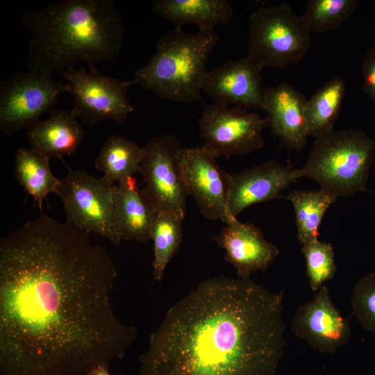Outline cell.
Masks as SVG:
<instances>
[{
	"label": "cell",
	"instance_id": "obj_21",
	"mask_svg": "<svg viewBox=\"0 0 375 375\" xmlns=\"http://www.w3.org/2000/svg\"><path fill=\"white\" fill-rule=\"evenodd\" d=\"M145 149L120 135H110L102 146L94 166L101 177L114 185L134 174L140 172Z\"/></svg>",
	"mask_w": 375,
	"mask_h": 375
},
{
	"label": "cell",
	"instance_id": "obj_1",
	"mask_svg": "<svg viewBox=\"0 0 375 375\" xmlns=\"http://www.w3.org/2000/svg\"><path fill=\"white\" fill-rule=\"evenodd\" d=\"M117 272L90 235L44 213L0 240V375H83L138 328L111 303Z\"/></svg>",
	"mask_w": 375,
	"mask_h": 375
},
{
	"label": "cell",
	"instance_id": "obj_9",
	"mask_svg": "<svg viewBox=\"0 0 375 375\" xmlns=\"http://www.w3.org/2000/svg\"><path fill=\"white\" fill-rule=\"evenodd\" d=\"M198 124L203 145L216 158L228 159L262 149L268 120L247 108L212 103L204 105Z\"/></svg>",
	"mask_w": 375,
	"mask_h": 375
},
{
	"label": "cell",
	"instance_id": "obj_30",
	"mask_svg": "<svg viewBox=\"0 0 375 375\" xmlns=\"http://www.w3.org/2000/svg\"><path fill=\"white\" fill-rule=\"evenodd\" d=\"M109 365L99 363L83 375H112L108 369Z\"/></svg>",
	"mask_w": 375,
	"mask_h": 375
},
{
	"label": "cell",
	"instance_id": "obj_8",
	"mask_svg": "<svg viewBox=\"0 0 375 375\" xmlns=\"http://www.w3.org/2000/svg\"><path fill=\"white\" fill-rule=\"evenodd\" d=\"M69 92L66 83L51 74L28 72L15 74L0 85V128L12 135L28 128L46 112L53 111L58 97Z\"/></svg>",
	"mask_w": 375,
	"mask_h": 375
},
{
	"label": "cell",
	"instance_id": "obj_13",
	"mask_svg": "<svg viewBox=\"0 0 375 375\" xmlns=\"http://www.w3.org/2000/svg\"><path fill=\"white\" fill-rule=\"evenodd\" d=\"M291 330L321 353H332L348 343L351 328L333 303L324 285L314 297L301 304L291 322Z\"/></svg>",
	"mask_w": 375,
	"mask_h": 375
},
{
	"label": "cell",
	"instance_id": "obj_19",
	"mask_svg": "<svg viewBox=\"0 0 375 375\" xmlns=\"http://www.w3.org/2000/svg\"><path fill=\"white\" fill-rule=\"evenodd\" d=\"M26 135L33 151L49 160L61 159L76 152L84 131L71 111L54 110L48 119L30 126Z\"/></svg>",
	"mask_w": 375,
	"mask_h": 375
},
{
	"label": "cell",
	"instance_id": "obj_25",
	"mask_svg": "<svg viewBox=\"0 0 375 375\" xmlns=\"http://www.w3.org/2000/svg\"><path fill=\"white\" fill-rule=\"evenodd\" d=\"M178 215L156 211L151 228L153 242V276L160 281L169 262L178 251L182 242V221Z\"/></svg>",
	"mask_w": 375,
	"mask_h": 375
},
{
	"label": "cell",
	"instance_id": "obj_18",
	"mask_svg": "<svg viewBox=\"0 0 375 375\" xmlns=\"http://www.w3.org/2000/svg\"><path fill=\"white\" fill-rule=\"evenodd\" d=\"M112 199L118 228L124 240L147 242L151 239L156 210L130 176L115 183Z\"/></svg>",
	"mask_w": 375,
	"mask_h": 375
},
{
	"label": "cell",
	"instance_id": "obj_14",
	"mask_svg": "<svg viewBox=\"0 0 375 375\" xmlns=\"http://www.w3.org/2000/svg\"><path fill=\"white\" fill-rule=\"evenodd\" d=\"M300 178L299 169L275 160L229 174L226 219L237 217L252 205L281 197V192Z\"/></svg>",
	"mask_w": 375,
	"mask_h": 375
},
{
	"label": "cell",
	"instance_id": "obj_24",
	"mask_svg": "<svg viewBox=\"0 0 375 375\" xmlns=\"http://www.w3.org/2000/svg\"><path fill=\"white\" fill-rule=\"evenodd\" d=\"M286 199L290 201L294 210L298 240L305 244L317 240L323 217L338 198L319 188L293 190Z\"/></svg>",
	"mask_w": 375,
	"mask_h": 375
},
{
	"label": "cell",
	"instance_id": "obj_6",
	"mask_svg": "<svg viewBox=\"0 0 375 375\" xmlns=\"http://www.w3.org/2000/svg\"><path fill=\"white\" fill-rule=\"evenodd\" d=\"M310 44V33L290 4L261 6L250 16L247 57L261 70L300 60Z\"/></svg>",
	"mask_w": 375,
	"mask_h": 375
},
{
	"label": "cell",
	"instance_id": "obj_20",
	"mask_svg": "<svg viewBox=\"0 0 375 375\" xmlns=\"http://www.w3.org/2000/svg\"><path fill=\"white\" fill-rule=\"evenodd\" d=\"M151 9L178 29L194 24L199 30L214 31L215 26L228 24L233 16L232 3L227 0H154Z\"/></svg>",
	"mask_w": 375,
	"mask_h": 375
},
{
	"label": "cell",
	"instance_id": "obj_26",
	"mask_svg": "<svg viewBox=\"0 0 375 375\" xmlns=\"http://www.w3.org/2000/svg\"><path fill=\"white\" fill-rule=\"evenodd\" d=\"M359 4L358 0H309L300 15L308 31H335L347 22Z\"/></svg>",
	"mask_w": 375,
	"mask_h": 375
},
{
	"label": "cell",
	"instance_id": "obj_27",
	"mask_svg": "<svg viewBox=\"0 0 375 375\" xmlns=\"http://www.w3.org/2000/svg\"><path fill=\"white\" fill-rule=\"evenodd\" d=\"M301 251L306 260L309 285L313 292H317L334 277L337 271L333 247L330 242L317 239L303 244Z\"/></svg>",
	"mask_w": 375,
	"mask_h": 375
},
{
	"label": "cell",
	"instance_id": "obj_4",
	"mask_svg": "<svg viewBox=\"0 0 375 375\" xmlns=\"http://www.w3.org/2000/svg\"><path fill=\"white\" fill-rule=\"evenodd\" d=\"M219 38L215 30L174 28L160 38L154 54L134 72L131 84L178 103L200 101L207 61Z\"/></svg>",
	"mask_w": 375,
	"mask_h": 375
},
{
	"label": "cell",
	"instance_id": "obj_10",
	"mask_svg": "<svg viewBox=\"0 0 375 375\" xmlns=\"http://www.w3.org/2000/svg\"><path fill=\"white\" fill-rule=\"evenodd\" d=\"M74 97L72 114L90 126L111 119L122 124L134 108L128 98L130 81H120L97 70L72 67L61 73Z\"/></svg>",
	"mask_w": 375,
	"mask_h": 375
},
{
	"label": "cell",
	"instance_id": "obj_5",
	"mask_svg": "<svg viewBox=\"0 0 375 375\" xmlns=\"http://www.w3.org/2000/svg\"><path fill=\"white\" fill-rule=\"evenodd\" d=\"M375 140L356 129L333 130L315 138L301 177L318 183L338 199L367 192Z\"/></svg>",
	"mask_w": 375,
	"mask_h": 375
},
{
	"label": "cell",
	"instance_id": "obj_7",
	"mask_svg": "<svg viewBox=\"0 0 375 375\" xmlns=\"http://www.w3.org/2000/svg\"><path fill=\"white\" fill-rule=\"evenodd\" d=\"M112 188L102 178L69 169L60 179L58 195L63 203L66 222L89 235H99L119 244L122 239L115 218Z\"/></svg>",
	"mask_w": 375,
	"mask_h": 375
},
{
	"label": "cell",
	"instance_id": "obj_2",
	"mask_svg": "<svg viewBox=\"0 0 375 375\" xmlns=\"http://www.w3.org/2000/svg\"><path fill=\"white\" fill-rule=\"evenodd\" d=\"M283 292L215 276L172 306L138 375H276L286 344Z\"/></svg>",
	"mask_w": 375,
	"mask_h": 375
},
{
	"label": "cell",
	"instance_id": "obj_23",
	"mask_svg": "<svg viewBox=\"0 0 375 375\" xmlns=\"http://www.w3.org/2000/svg\"><path fill=\"white\" fill-rule=\"evenodd\" d=\"M345 90L344 81L336 77L326 82L306 100L304 115L309 135L317 138L333 130Z\"/></svg>",
	"mask_w": 375,
	"mask_h": 375
},
{
	"label": "cell",
	"instance_id": "obj_28",
	"mask_svg": "<svg viewBox=\"0 0 375 375\" xmlns=\"http://www.w3.org/2000/svg\"><path fill=\"white\" fill-rule=\"evenodd\" d=\"M351 306L353 316L362 328L375 334V271L356 283Z\"/></svg>",
	"mask_w": 375,
	"mask_h": 375
},
{
	"label": "cell",
	"instance_id": "obj_16",
	"mask_svg": "<svg viewBox=\"0 0 375 375\" xmlns=\"http://www.w3.org/2000/svg\"><path fill=\"white\" fill-rule=\"evenodd\" d=\"M224 223L215 240L224 249V259L235 267L238 278L249 279L252 273L265 271L278 256V248L254 224L234 217H228Z\"/></svg>",
	"mask_w": 375,
	"mask_h": 375
},
{
	"label": "cell",
	"instance_id": "obj_3",
	"mask_svg": "<svg viewBox=\"0 0 375 375\" xmlns=\"http://www.w3.org/2000/svg\"><path fill=\"white\" fill-rule=\"evenodd\" d=\"M23 25L31 32L26 67L51 74L115 59L124 44L126 28L112 0H65L25 11Z\"/></svg>",
	"mask_w": 375,
	"mask_h": 375
},
{
	"label": "cell",
	"instance_id": "obj_15",
	"mask_svg": "<svg viewBox=\"0 0 375 375\" xmlns=\"http://www.w3.org/2000/svg\"><path fill=\"white\" fill-rule=\"evenodd\" d=\"M262 70L247 57L229 60L208 71L203 91L213 103L226 106L263 110Z\"/></svg>",
	"mask_w": 375,
	"mask_h": 375
},
{
	"label": "cell",
	"instance_id": "obj_22",
	"mask_svg": "<svg viewBox=\"0 0 375 375\" xmlns=\"http://www.w3.org/2000/svg\"><path fill=\"white\" fill-rule=\"evenodd\" d=\"M49 160L26 147L19 148L15 156V178L40 210L46 197L50 193L58 195L60 186V179L52 173Z\"/></svg>",
	"mask_w": 375,
	"mask_h": 375
},
{
	"label": "cell",
	"instance_id": "obj_11",
	"mask_svg": "<svg viewBox=\"0 0 375 375\" xmlns=\"http://www.w3.org/2000/svg\"><path fill=\"white\" fill-rule=\"evenodd\" d=\"M140 172L142 191L156 211H167L184 218L188 196L181 175L176 138L165 134L152 138L144 147Z\"/></svg>",
	"mask_w": 375,
	"mask_h": 375
},
{
	"label": "cell",
	"instance_id": "obj_12",
	"mask_svg": "<svg viewBox=\"0 0 375 375\" xmlns=\"http://www.w3.org/2000/svg\"><path fill=\"white\" fill-rule=\"evenodd\" d=\"M203 145L181 147L180 151L181 175L188 196L194 198L204 217L225 222L229 173Z\"/></svg>",
	"mask_w": 375,
	"mask_h": 375
},
{
	"label": "cell",
	"instance_id": "obj_17",
	"mask_svg": "<svg viewBox=\"0 0 375 375\" xmlns=\"http://www.w3.org/2000/svg\"><path fill=\"white\" fill-rule=\"evenodd\" d=\"M263 110L268 126L289 148L300 151L309 133L305 119L306 97L292 85L283 82L264 91Z\"/></svg>",
	"mask_w": 375,
	"mask_h": 375
},
{
	"label": "cell",
	"instance_id": "obj_29",
	"mask_svg": "<svg viewBox=\"0 0 375 375\" xmlns=\"http://www.w3.org/2000/svg\"><path fill=\"white\" fill-rule=\"evenodd\" d=\"M360 72L363 83L362 90L375 103V45L366 50Z\"/></svg>",
	"mask_w": 375,
	"mask_h": 375
}]
</instances>
